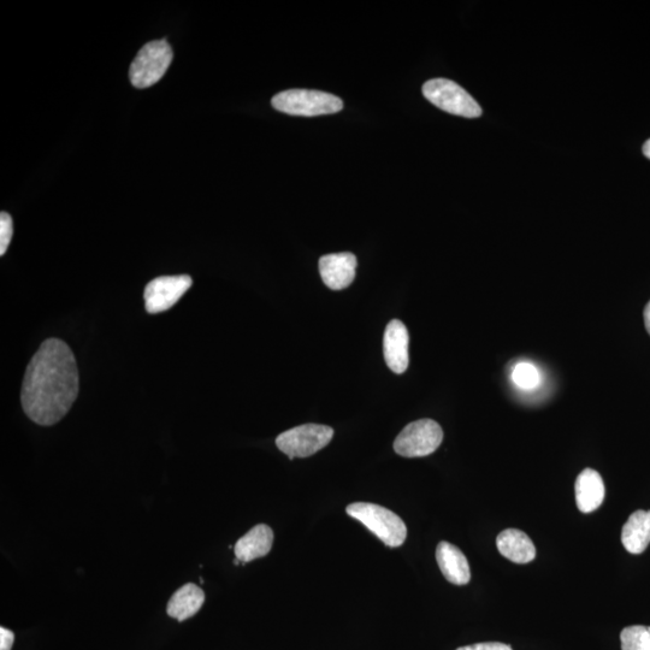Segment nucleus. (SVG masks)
<instances>
[{
	"label": "nucleus",
	"instance_id": "f257e3e1",
	"mask_svg": "<svg viewBox=\"0 0 650 650\" xmlns=\"http://www.w3.org/2000/svg\"><path fill=\"white\" fill-rule=\"evenodd\" d=\"M74 353L62 340L49 339L29 363L23 378V410L34 423L50 427L67 415L79 395Z\"/></svg>",
	"mask_w": 650,
	"mask_h": 650
},
{
	"label": "nucleus",
	"instance_id": "f03ea898",
	"mask_svg": "<svg viewBox=\"0 0 650 650\" xmlns=\"http://www.w3.org/2000/svg\"><path fill=\"white\" fill-rule=\"evenodd\" d=\"M346 512L348 516L362 523L384 545L390 548L404 545L407 528L404 520L398 514L382 506L369 504V502H354L347 506Z\"/></svg>",
	"mask_w": 650,
	"mask_h": 650
},
{
	"label": "nucleus",
	"instance_id": "7ed1b4c3",
	"mask_svg": "<svg viewBox=\"0 0 650 650\" xmlns=\"http://www.w3.org/2000/svg\"><path fill=\"white\" fill-rule=\"evenodd\" d=\"M273 106L283 114L312 117L336 114L344 109V102L334 94L321 91L288 90L276 94Z\"/></svg>",
	"mask_w": 650,
	"mask_h": 650
},
{
	"label": "nucleus",
	"instance_id": "20e7f679",
	"mask_svg": "<svg viewBox=\"0 0 650 650\" xmlns=\"http://www.w3.org/2000/svg\"><path fill=\"white\" fill-rule=\"evenodd\" d=\"M173 61V50L167 40L146 44L129 69V79L137 88H147L161 80Z\"/></svg>",
	"mask_w": 650,
	"mask_h": 650
},
{
	"label": "nucleus",
	"instance_id": "39448f33",
	"mask_svg": "<svg viewBox=\"0 0 650 650\" xmlns=\"http://www.w3.org/2000/svg\"><path fill=\"white\" fill-rule=\"evenodd\" d=\"M424 97L437 108L448 114L476 118L482 115L481 106L468 92L455 82L447 79H434L425 82Z\"/></svg>",
	"mask_w": 650,
	"mask_h": 650
},
{
	"label": "nucleus",
	"instance_id": "423d86ee",
	"mask_svg": "<svg viewBox=\"0 0 650 650\" xmlns=\"http://www.w3.org/2000/svg\"><path fill=\"white\" fill-rule=\"evenodd\" d=\"M333 437L334 430L327 425L305 424L282 433L276 445L289 459L307 458L327 447Z\"/></svg>",
	"mask_w": 650,
	"mask_h": 650
},
{
	"label": "nucleus",
	"instance_id": "0eeeda50",
	"mask_svg": "<svg viewBox=\"0 0 650 650\" xmlns=\"http://www.w3.org/2000/svg\"><path fill=\"white\" fill-rule=\"evenodd\" d=\"M442 440L440 424L433 419H421L401 431L394 442V451L405 458L427 457L441 446Z\"/></svg>",
	"mask_w": 650,
	"mask_h": 650
},
{
	"label": "nucleus",
	"instance_id": "6e6552de",
	"mask_svg": "<svg viewBox=\"0 0 650 650\" xmlns=\"http://www.w3.org/2000/svg\"><path fill=\"white\" fill-rule=\"evenodd\" d=\"M191 287L192 279L188 275L158 277L145 288L146 311L151 315L168 311Z\"/></svg>",
	"mask_w": 650,
	"mask_h": 650
},
{
	"label": "nucleus",
	"instance_id": "1a4fd4ad",
	"mask_svg": "<svg viewBox=\"0 0 650 650\" xmlns=\"http://www.w3.org/2000/svg\"><path fill=\"white\" fill-rule=\"evenodd\" d=\"M409 345V330L403 322L394 319L387 325L383 340L384 359L394 374H404L409 368Z\"/></svg>",
	"mask_w": 650,
	"mask_h": 650
},
{
	"label": "nucleus",
	"instance_id": "9d476101",
	"mask_svg": "<svg viewBox=\"0 0 650 650\" xmlns=\"http://www.w3.org/2000/svg\"><path fill=\"white\" fill-rule=\"evenodd\" d=\"M357 258L352 253L327 254L319 259V273L324 285L341 291L356 279Z\"/></svg>",
	"mask_w": 650,
	"mask_h": 650
},
{
	"label": "nucleus",
	"instance_id": "9b49d317",
	"mask_svg": "<svg viewBox=\"0 0 650 650\" xmlns=\"http://www.w3.org/2000/svg\"><path fill=\"white\" fill-rule=\"evenodd\" d=\"M436 560L442 575L449 583L465 585L470 582L471 571L468 559L458 547L442 541L436 548Z\"/></svg>",
	"mask_w": 650,
	"mask_h": 650
},
{
	"label": "nucleus",
	"instance_id": "f8f14e48",
	"mask_svg": "<svg viewBox=\"0 0 650 650\" xmlns=\"http://www.w3.org/2000/svg\"><path fill=\"white\" fill-rule=\"evenodd\" d=\"M274 533L268 525L259 524L236 542L234 552L241 563L263 558L273 548Z\"/></svg>",
	"mask_w": 650,
	"mask_h": 650
},
{
	"label": "nucleus",
	"instance_id": "ddd939ff",
	"mask_svg": "<svg viewBox=\"0 0 650 650\" xmlns=\"http://www.w3.org/2000/svg\"><path fill=\"white\" fill-rule=\"evenodd\" d=\"M575 489L577 507L583 513H592L598 510L605 500L604 480L599 472L593 469H585L579 474Z\"/></svg>",
	"mask_w": 650,
	"mask_h": 650
},
{
	"label": "nucleus",
	"instance_id": "4468645a",
	"mask_svg": "<svg viewBox=\"0 0 650 650\" xmlns=\"http://www.w3.org/2000/svg\"><path fill=\"white\" fill-rule=\"evenodd\" d=\"M499 552L516 564H528L536 557V548L530 537L518 529H506L496 539Z\"/></svg>",
	"mask_w": 650,
	"mask_h": 650
},
{
	"label": "nucleus",
	"instance_id": "2eb2a0df",
	"mask_svg": "<svg viewBox=\"0 0 650 650\" xmlns=\"http://www.w3.org/2000/svg\"><path fill=\"white\" fill-rule=\"evenodd\" d=\"M205 602L204 590L198 585L188 583L183 585L171 596L168 602L167 612L169 617L185 622L200 611Z\"/></svg>",
	"mask_w": 650,
	"mask_h": 650
},
{
	"label": "nucleus",
	"instance_id": "dca6fc26",
	"mask_svg": "<svg viewBox=\"0 0 650 650\" xmlns=\"http://www.w3.org/2000/svg\"><path fill=\"white\" fill-rule=\"evenodd\" d=\"M622 542L626 551L641 554L650 543V511L632 513L622 531Z\"/></svg>",
	"mask_w": 650,
	"mask_h": 650
},
{
	"label": "nucleus",
	"instance_id": "f3484780",
	"mask_svg": "<svg viewBox=\"0 0 650 650\" xmlns=\"http://www.w3.org/2000/svg\"><path fill=\"white\" fill-rule=\"evenodd\" d=\"M623 650H650V626L634 625L620 635Z\"/></svg>",
	"mask_w": 650,
	"mask_h": 650
},
{
	"label": "nucleus",
	"instance_id": "a211bd4d",
	"mask_svg": "<svg viewBox=\"0 0 650 650\" xmlns=\"http://www.w3.org/2000/svg\"><path fill=\"white\" fill-rule=\"evenodd\" d=\"M512 380L519 388L530 390L539 386L541 376L535 365L519 363L513 370Z\"/></svg>",
	"mask_w": 650,
	"mask_h": 650
},
{
	"label": "nucleus",
	"instance_id": "6ab92c4d",
	"mask_svg": "<svg viewBox=\"0 0 650 650\" xmlns=\"http://www.w3.org/2000/svg\"><path fill=\"white\" fill-rule=\"evenodd\" d=\"M14 234L13 218L8 212H2L0 215V256H4L10 245Z\"/></svg>",
	"mask_w": 650,
	"mask_h": 650
},
{
	"label": "nucleus",
	"instance_id": "aec40b11",
	"mask_svg": "<svg viewBox=\"0 0 650 650\" xmlns=\"http://www.w3.org/2000/svg\"><path fill=\"white\" fill-rule=\"evenodd\" d=\"M457 650H513L508 644L500 642H484L471 644V646H465L458 648Z\"/></svg>",
	"mask_w": 650,
	"mask_h": 650
},
{
	"label": "nucleus",
	"instance_id": "412c9836",
	"mask_svg": "<svg viewBox=\"0 0 650 650\" xmlns=\"http://www.w3.org/2000/svg\"><path fill=\"white\" fill-rule=\"evenodd\" d=\"M15 641V634L9 629L0 628V650H11Z\"/></svg>",
	"mask_w": 650,
	"mask_h": 650
},
{
	"label": "nucleus",
	"instance_id": "4be33fe9",
	"mask_svg": "<svg viewBox=\"0 0 650 650\" xmlns=\"http://www.w3.org/2000/svg\"><path fill=\"white\" fill-rule=\"evenodd\" d=\"M644 324H646V328L648 330V333L650 335V301L648 305L646 306V309H644Z\"/></svg>",
	"mask_w": 650,
	"mask_h": 650
},
{
	"label": "nucleus",
	"instance_id": "5701e85b",
	"mask_svg": "<svg viewBox=\"0 0 650 650\" xmlns=\"http://www.w3.org/2000/svg\"><path fill=\"white\" fill-rule=\"evenodd\" d=\"M643 155L650 159V139L643 145Z\"/></svg>",
	"mask_w": 650,
	"mask_h": 650
}]
</instances>
